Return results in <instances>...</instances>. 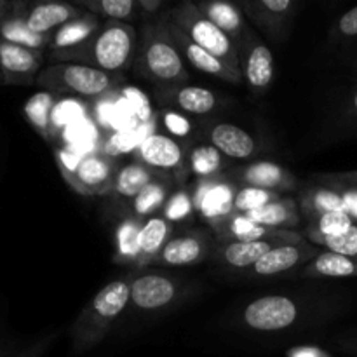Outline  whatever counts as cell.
<instances>
[{"mask_svg":"<svg viewBox=\"0 0 357 357\" xmlns=\"http://www.w3.org/2000/svg\"><path fill=\"white\" fill-rule=\"evenodd\" d=\"M138 31L131 23L105 21L100 30L80 45L63 51H49L54 63H79L124 77L135 66Z\"/></svg>","mask_w":357,"mask_h":357,"instance_id":"obj_1","label":"cell"},{"mask_svg":"<svg viewBox=\"0 0 357 357\" xmlns=\"http://www.w3.org/2000/svg\"><path fill=\"white\" fill-rule=\"evenodd\" d=\"M135 70L160 89L185 86L190 80L183 56L167 30L166 14L139 26Z\"/></svg>","mask_w":357,"mask_h":357,"instance_id":"obj_2","label":"cell"},{"mask_svg":"<svg viewBox=\"0 0 357 357\" xmlns=\"http://www.w3.org/2000/svg\"><path fill=\"white\" fill-rule=\"evenodd\" d=\"M131 279L121 278L105 284L84 307L70 328L72 349L75 354L91 351L108 337L114 324L129 307Z\"/></svg>","mask_w":357,"mask_h":357,"instance_id":"obj_3","label":"cell"},{"mask_svg":"<svg viewBox=\"0 0 357 357\" xmlns=\"http://www.w3.org/2000/svg\"><path fill=\"white\" fill-rule=\"evenodd\" d=\"M122 82V77L79 63H52L40 70L37 84L52 94L100 98Z\"/></svg>","mask_w":357,"mask_h":357,"instance_id":"obj_4","label":"cell"},{"mask_svg":"<svg viewBox=\"0 0 357 357\" xmlns=\"http://www.w3.org/2000/svg\"><path fill=\"white\" fill-rule=\"evenodd\" d=\"M56 164L66 183L80 195L107 197L114 187L117 162L105 153H86L77 157L66 149H56Z\"/></svg>","mask_w":357,"mask_h":357,"instance_id":"obj_5","label":"cell"},{"mask_svg":"<svg viewBox=\"0 0 357 357\" xmlns=\"http://www.w3.org/2000/svg\"><path fill=\"white\" fill-rule=\"evenodd\" d=\"M166 17L174 26L183 30L195 44L204 47L206 51L211 52L213 56L222 59L229 66H232L234 70L241 72L239 49H237L236 42L209 21L197 9V3L190 2V0L176 3L166 10Z\"/></svg>","mask_w":357,"mask_h":357,"instance_id":"obj_6","label":"cell"},{"mask_svg":"<svg viewBox=\"0 0 357 357\" xmlns=\"http://www.w3.org/2000/svg\"><path fill=\"white\" fill-rule=\"evenodd\" d=\"M190 190L197 216H201L208 223L211 232H216L220 225L234 215V201H236L239 185L227 173L204 178V180H195Z\"/></svg>","mask_w":357,"mask_h":357,"instance_id":"obj_7","label":"cell"},{"mask_svg":"<svg viewBox=\"0 0 357 357\" xmlns=\"http://www.w3.org/2000/svg\"><path fill=\"white\" fill-rule=\"evenodd\" d=\"M305 234L298 232V230H286L281 236L271 237V239L251 241V243H216L215 251H213V260L227 271L243 274L274 248L282 246V244L305 243Z\"/></svg>","mask_w":357,"mask_h":357,"instance_id":"obj_8","label":"cell"},{"mask_svg":"<svg viewBox=\"0 0 357 357\" xmlns=\"http://www.w3.org/2000/svg\"><path fill=\"white\" fill-rule=\"evenodd\" d=\"M300 319V305L284 295H267L248 303L243 310V323L250 330L275 333L291 328Z\"/></svg>","mask_w":357,"mask_h":357,"instance_id":"obj_9","label":"cell"},{"mask_svg":"<svg viewBox=\"0 0 357 357\" xmlns=\"http://www.w3.org/2000/svg\"><path fill=\"white\" fill-rule=\"evenodd\" d=\"M183 295V284L176 278L164 274H142L131 279L129 307L138 312H162Z\"/></svg>","mask_w":357,"mask_h":357,"instance_id":"obj_10","label":"cell"},{"mask_svg":"<svg viewBox=\"0 0 357 357\" xmlns=\"http://www.w3.org/2000/svg\"><path fill=\"white\" fill-rule=\"evenodd\" d=\"M136 157L152 169L173 176L176 183H185L187 180V146L169 135L153 132L145 136L136 150Z\"/></svg>","mask_w":357,"mask_h":357,"instance_id":"obj_11","label":"cell"},{"mask_svg":"<svg viewBox=\"0 0 357 357\" xmlns=\"http://www.w3.org/2000/svg\"><path fill=\"white\" fill-rule=\"evenodd\" d=\"M216 239L215 234L202 229L185 230V232L174 234L159 257L155 258L153 265L159 267H192L199 265L209 257H213Z\"/></svg>","mask_w":357,"mask_h":357,"instance_id":"obj_12","label":"cell"},{"mask_svg":"<svg viewBox=\"0 0 357 357\" xmlns=\"http://www.w3.org/2000/svg\"><path fill=\"white\" fill-rule=\"evenodd\" d=\"M321 248L316 244L309 243H295V244H282V246L274 248L268 251L265 257H261L257 264L246 272L241 274L244 279H272L279 275L289 274L298 268H305L317 255L321 253Z\"/></svg>","mask_w":357,"mask_h":357,"instance_id":"obj_13","label":"cell"},{"mask_svg":"<svg viewBox=\"0 0 357 357\" xmlns=\"http://www.w3.org/2000/svg\"><path fill=\"white\" fill-rule=\"evenodd\" d=\"M237 49H239L241 72L250 89L258 94L267 93L274 80V54L271 47L257 33L248 30Z\"/></svg>","mask_w":357,"mask_h":357,"instance_id":"obj_14","label":"cell"},{"mask_svg":"<svg viewBox=\"0 0 357 357\" xmlns=\"http://www.w3.org/2000/svg\"><path fill=\"white\" fill-rule=\"evenodd\" d=\"M227 174L239 187L265 188V190L281 192V194L291 192L298 187V178L291 171H288L281 164L271 162V160L250 162L237 167L232 166L227 171Z\"/></svg>","mask_w":357,"mask_h":357,"instance_id":"obj_15","label":"cell"},{"mask_svg":"<svg viewBox=\"0 0 357 357\" xmlns=\"http://www.w3.org/2000/svg\"><path fill=\"white\" fill-rule=\"evenodd\" d=\"M44 56V51H35V49H26L0 40L2 82L9 86H28V84L37 82Z\"/></svg>","mask_w":357,"mask_h":357,"instance_id":"obj_16","label":"cell"},{"mask_svg":"<svg viewBox=\"0 0 357 357\" xmlns=\"http://www.w3.org/2000/svg\"><path fill=\"white\" fill-rule=\"evenodd\" d=\"M244 16L265 30L274 40H284L296 10L295 0H253L241 2Z\"/></svg>","mask_w":357,"mask_h":357,"instance_id":"obj_17","label":"cell"},{"mask_svg":"<svg viewBox=\"0 0 357 357\" xmlns=\"http://www.w3.org/2000/svg\"><path fill=\"white\" fill-rule=\"evenodd\" d=\"M166 14V13H164ZM167 21V30H169L171 38L176 44V47L180 49L181 56L190 63L192 66H195L197 70H201L202 73H208V75L216 77V79H222L229 84H241L244 80L243 73L234 70L232 66H229L227 63H223L222 59H218L216 56H213L211 52L206 51L204 47H201L199 44H195L183 30H180L178 26H174L169 20Z\"/></svg>","mask_w":357,"mask_h":357,"instance_id":"obj_18","label":"cell"},{"mask_svg":"<svg viewBox=\"0 0 357 357\" xmlns=\"http://www.w3.org/2000/svg\"><path fill=\"white\" fill-rule=\"evenodd\" d=\"M153 94L159 103L183 112L185 115H195V117H208L215 114L220 107L218 94L206 87L188 86V84L167 87V89L155 87Z\"/></svg>","mask_w":357,"mask_h":357,"instance_id":"obj_19","label":"cell"},{"mask_svg":"<svg viewBox=\"0 0 357 357\" xmlns=\"http://www.w3.org/2000/svg\"><path fill=\"white\" fill-rule=\"evenodd\" d=\"M206 138L227 159L246 160L258 153L257 139L232 122H215L208 126Z\"/></svg>","mask_w":357,"mask_h":357,"instance_id":"obj_20","label":"cell"},{"mask_svg":"<svg viewBox=\"0 0 357 357\" xmlns=\"http://www.w3.org/2000/svg\"><path fill=\"white\" fill-rule=\"evenodd\" d=\"M86 10L80 9L75 3L66 2H40L35 6L26 7V20L28 28L38 35H49L51 37L58 28L66 24L68 21L82 16Z\"/></svg>","mask_w":357,"mask_h":357,"instance_id":"obj_21","label":"cell"},{"mask_svg":"<svg viewBox=\"0 0 357 357\" xmlns=\"http://www.w3.org/2000/svg\"><path fill=\"white\" fill-rule=\"evenodd\" d=\"M162 174L160 171L152 169L146 164L135 160V162L124 164V166H119L117 174H115L114 187H112L110 194L107 195V199H112L115 202H131L143 188L149 187L152 181H155L157 178H160Z\"/></svg>","mask_w":357,"mask_h":357,"instance_id":"obj_22","label":"cell"},{"mask_svg":"<svg viewBox=\"0 0 357 357\" xmlns=\"http://www.w3.org/2000/svg\"><path fill=\"white\" fill-rule=\"evenodd\" d=\"M26 7L28 3L14 2L13 10L0 20V40L26 49H35V51L49 49L51 37L49 35H38L28 28L26 20H24Z\"/></svg>","mask_w":357,"mask_h":357,"instance_id":"obj_23","label":"cell"},{"mask_svg":"<svg viewBox=\"0 0 357 357\" xmlns=\"http://www.w3.org/2000/svg\"><path fill=\"white\" fill-rule=\"evenodd\" d=\"M298 208L307 222L328 213H345L344 199L335 185L312 181L305 190L300 192Z\"/></svg>","mask_w":357,"mask_h":357,"instance_id":"obj_24","label":"cell"},{"mask_svg":"<svg viewBox=\"0 0 357 357\" xmlns=\"http://www.w3.org/2000/svg\"><path fill=\"white\" fill-rule=\"evenodd\" d=\"M197 9L223 33L229 35L236 42V45H239V42L250 30L239 3L227 2V0H202V2H197Z\"/></svg>","mask_w":357,"mask_h":357,"instance_id":"obj_25","label":"cell"},{"mask_svg":"<svg viewBox=\"0 0 357 357\" xmlns=\"http://www.w3.org/2000/svg\"><path fill=\"white\" fill-rule=\"evenodd\" d=\"M174 181L173 176L169 174H162L160 178H157L155 181L149 185L146 188H143L135 199L128 204V211L124 215L132 216V218L139 220V222H145V220L152 218L162 213L164 204L167 202L169 195L174 190Z\"/></svg>","mask_w":357,"mask_h":357,"instance_id":"obj_26","label":"cell"},{"mask_svg":"<svg viewBox=\"0 0 357 357\" xmlns=\"http://www.w3.org/2000/svg\"><path fill=\"white\" fill-rule=\"evenodd\" d=\"M174 225L162 218L160 215L145 220L139 230V257L136 271L153 265L155 258L167 244V241L174 236Z\"/></svg>","mask_w":357,"mask_h":357,"instance_id":"obj_27","label":"cell"},{"mask_svg":"<svg viewBox=\"0 0 357 357\" xmlns=\"http://www.w3.org/2000/svg\"><path fill=\"white\" fill-rule=\"evenodd\" d=\"M286 230H274L268 227L261 225V223L255 222L248 215H232L227 222L220 225L216 230L215 239L218 244L225 243H251V241L260 239H271V237H278L284 234Z\"/></svg>","mask_w":357,"mask_h":357,"instance_id":"obj_28","label":"cell"},{"mask_svg":"<svg viewBox=\"0 0 357 357\" xmlns=\"http://www.w3.org/2000/svg\"><path fill=\"white\" fill-rule=\"evenodd\" d=\"M230 167V159L218 152L211 143H194L187 146V171L197 180L225 174Z\"/></svg>","mask_w":357,"mask_h":357,"instance_id":"obj_29","label":"cell"},{"mask_svg":"<svg viewBox=\"0 0 357 357\" xmlns=\"http://www.w3.org/2000/svg\"><path fill=\"white\" fill-rule=\"evenodd\" d=\"M24 117L30 122L31 128L45 139L52 142L58 136V126L54 122L56 110V94L49 91H40V93L30 96V100L24 103Z\"/></svg>","mask_w":357,"mask_h":357,"instance_id":"obj_30","label":"cell"},{"mask_svg":"<svg viewBox=\"0 0 357 357\" xmlns=\"http://www.w3.org/2000/svg\"><path fill=\"white\" fill-rule=\"evenodd\" d=\"M309 279H344L357 278V257L321 251L302 271Z\"/></svg>","mask_w":357,"mask_h":357,"instance_id":"obj_31","label":"cell"},{"mask_svg":"<svg viewBox=\"0 0 357 357\" xmlns=\"http://www.w3.org/2000/svg\"><path fill=\"white\" fill-rule=\"evenodd\" d=\"M250 218L261 225L274 230H295L302 223V213H300L298 202L289 195H284L279 201L265 206V208L257 209L250 213Z\"/></svg>","mask_w":357,"mask_h":357,"instance_id":"obj_32","label":"cell"},{"mask_svg":"<svg viewBox=\"0 0 357 357\" xmlns=\"http://www.w3.org/2000/svg\"><path fill=\"white\" fill-rule=\"evenodd\" d=\"M143 222L124 215L115 227V253L114 261L122 267L135 268L139 257V230Z\"/></svg>","mask_w":357,"mask_h":357,"instance_id":"obj_33","label":"cell"},{"mask_svg":"<svg viewBox=\"0 0 357 357\" xmlns=\"http://www.w3.org/2000/svg\"><path fill=\"white\" fill-rule=\"evenodd\" d=\"M101 28L98 16L89 13H84L82 16L68 21L61 28L51 35V44L49 51H63V49H72L86 42L87 38L93 37Z\"/></svg>","mask_w":357,"mask_h":357,"instance_id":"obj_34","label":"cell"},{"mask_svg":"<svg viewBox=\"0 0 357 357\" xmlns=\"http://www.w3.org/2000/svg\"><path fill=\"white\" fill-rule=\"evenodd\" d=\"M75 6L94 16L107 17V21L129 23L132 20H142L136 0H77Z\"/></svg>","mask_w":357,"mask_h":357,"instance_id":"obj_35","label":"cell"},{"mask_svg":"<svg viewBox=\"0 0 357 357\" xmlns=\"http://www.w3.org/2000/svg\"><path fill=\"white\" fill-rule=\"evenodd\" d=\"M162 218H166L169 223H188L197 216L195 211L194 197H192L190 187H178L174 188L173 194L169 195L167 202L164 204Z\"/></svg>","mask_w":357,"mask_h":357,"instance_id":"obj_36","label":"cell"},{"mask_svg":"<svg viewBox=\"0 0 357 357\" xmlns=\"http://www.w3.org/2000/svg\"><path fill=\"white\" fill-rule=\"evenodd\" d=\"M284 195L286 194H281V192L265 190V188L239 187L236 201H234V215H250V213L257 211V209L265 208V206L279 201Z\"/></svg>","mask_w":357,"mask_h":357,"instance_id":"obj_37","label":"cell"},{"mask_svg":"<svg viewBox=\"0 0 357 357\" xmlns=\"http://www.w3.org/2000/svg\"><path fill=\"white\" fill-rule=\"evenodd\" d=\"M159 121L160 126L169 132L171 138L190 139L192 136H194V122H192L190 119H188V115H185L183 112L174 110V108L169 107H160Z\"/></svg>","mask_w":357,"mask_h":357,"instance_id":"obj_38","label":"cell"},{"mask_svg":"<svg viewBox=\"0 0 357 357\" xmlns=\"http://www.w3.org/2000/svg\"><path fill=\"white\" fill-rule=\"evenodd\" d=\"M316 246L324 248L326 251H333V253L338 255L357 257V222L352 223L345 232L338 234V236L321 239Z\"/></svg>","mask_w":357,"mask_h":357,"instance_id":"obj_39","label":"cell"},{"mask_svg":"<svg viewBox=\"0 0 357 357\" xmlns=\"http://www.w3.org/2000/svg\"><path fill=\"white\" fill-rule=\"evenodd\" d=\"M145 138H139L138 131H121L108 138L107 145H105V155H122V153H129L132 150H138L139 143Z\"/></svg>","mask_w":357,"mask_h":357,"instance_id":"obj_40","label":"cell"},{"mask_svg":"<svg viewBox=\"0 0 357 357\" xmlns=\"http://www.w3.org/2000/svg\"><path fill=\"white\" fill-rule=\"evenodd\" d=\"M314 180L319 181V183H330L340 190L342 199H344L345 204V213L351 216L354 222H357V185L352 183H342V181L331 180L328 174H319V176H314Z\"/></svg>","mask_w":357,"mask_h":357,"instance_id":"obj_41","label":"cell"},{"mask_svg":"<svg viewBox=\"0 0 357 357\" xmlns=\"http://www.w3.org/2000/svg\"><path fill=\"white\" fill-rule=\"evenodd\" d=\"M59 331H49V333H44L42 337L35 338L31 344H28L26 347H23L21 351H17L16 354L9 356V357H42L45 352L51 349V345L58 340Z\"/></svg>","mask_w":357,"mask_h":357,"instance_id":"obj_42","label":"cell"},{"mask_svg":"<svg viewBox=\"0 0 357 357\" xmlns=\"http://www.w3.org/2000/svg\"><path fill=\"white\" fill-rule=\"evenodd\" d=\"M337 30L340 31L344 37H356L357 35V7L347 10L344 16L338 20Z\"/></svg>","mask_w":357,"mask_h":357,"instance_id":"obj_43","label":"cell"},{"mask_svg":"<svg viewBox=\"0 0 357 357\" xmlns=\"http://www.w3.org/2000/svg\"><path fill=\"white\" fill-rule=\"evenodd\" d=\"M286 357H331V354L317 345H296L286 352Z\"/></svg>","mask_w":357,"mask_h":357,"instance_id":"obj_44","label":"cell"},{"mask_svg":"<svg viewBox=\"0 0 357 357\" xmlns=\"http://www.w3.org/2000/svg\"><path fill=\"white\" fill-rule=\"evenodd\" d=\"M328 176H330L331 180L342 181V183H352V185H357V174H354V171H352V173H338V174H328Z\"/></svg>","mask_w":357,"mask_h":357,"instance_id":"obj_45","label":"cell"},{"mask_svg":"<svg viewBox=\"0 0 357 357\" xmlns=\"http://www.w3.org/2000/svg\"><path fill=\"white\" fill-rule=\"evenodd\" d=\"M14 2H6V0H0V20H2L6 14H9L13 10Z\"/></svg>","mask_w":357,"mask_h":357,"instance_id":"obj_46","label":"cell"},{"mask_svg":"<svg viewBox=\"0 0 357 357\" xmlns=\"http://www.w3.org/2000/svg\"><path fill=\"white\" fill-rule=\"evenodd\" d=\"M352 107H354V110L357 112V93L354 94V98H352Z\"/></svg>","mask_w":357,"mask_h":357,"instance_id":"obj_47","label":"cell"},{"mask_svg":"<svg viewBox=\"0 0 357 357\" xmlns=\"http://www.w3.org/2000/svg\"><path fill=\"white\" fill-rule=\"evenodd\" d=\"M7 356V351L3 347H0V357H6Z\"/></svg>","mask_w":357,"mask_h":357,"instance_id":"obj_48","label":"cell"},{"mask_svg":"<svg viewBox=\"0 0 357 357\" xmlns=\"http://www.w3.org/2000/svg\"><path fill=\"white\" fill-rule=\"evenodd\" d=\"M0 82H2V77H0Z\"/></svg>","mask_w":357,"mask_h":357,"instance_id":"obj_49","label":"cell"},{"mask_svg":"<svg viewBox=\"0 0 357 357\" xmlns=\"http://www.w3.org/2000/svg\"><path fill=\"white\" fill-rule=\"evenodd\" d=\"M354 174H357V171H354Z\"/></svg>","mask_w":357,"mask_h":357,"instance_id":"obj_50","label":"cell"}]
</instances>
